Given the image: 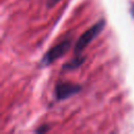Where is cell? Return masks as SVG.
<instances>
[{"label":"cell","instance_id":"6da1fadb","mask_svg":"<svg viewBox=\"0 0 134 134\" xmlns=\"http://www.w3.org/2000/svg\"><path fill=\"white\" fill-rule=\"evenodd\" d=\"M105 25H106V20L100 19L91 27H89L86 31H84V34H82L81 37L75 42L74 54H81V52L90 44V42H92V40H94L103 31Z\"/></svg>","mask_w":134,"mask_h":134},{"label":"cell","instance_id":"7a4b0ae2","mask_svg":"<svg viewBox=\"0 0 134 134\" xmlns=\"http://www.w3.org/2000/svg\"><path fill=\"white\" fill-rule=\"evenodd\" d=\"M71 46V39H65L62 42L55 44L54 46H52L51 48H49L45 54L42 57L41 59V65L42 66H48L50 64H52L55 60L62 58L63 55H65L67 53V51L69 50Z\"/></svg>","mask_w":134,"mask_h":134},{"label":"cell","instance_id":"3957f363","mask_svg":"<svg viewBox=\"0 0 134 134\" xmlns=\"http://www.w3.org/2000/svg\"><path fill=\"white\" fill-rule=\"evenodd\" d=\"M82 90V86L72 83L59 82L54 87V96L57 100H64L70 96L77 94Z\"/></svg>","mask_w":134,"mask_h":134},{"label":"cell","instance_id":"277c9868","mask_svg":"<svg viewBox=\"0 0 134 134\" xmlns=\"http://www.w3.org/2000/svg\"><path fill=\"white\" fill-rule=\"evenodd\" d=\"M85 61V58L82 57L81 54H75V58L71 59L70 61H68L67 63H65L63 65V69L64 70H72L75 68H79Z\"/></svg>","mask_w":134,"mask_h":134},{"label":"cell","instance_id":"5b68a950","mask_svg":"<svg viewBox=\"0 0 134 134\" xmlns=\"http://www.w3.org/2000/svg\"><path fill=\"white\" fill-rule=\"evenodd\" d=\"M48 130H49V126H47V125H42V126H40L38 129H36L35 132H36V133H45V132H47Z\"/></svg>","mask_w":134,"mask_h":134},{"label":"cell","instance_id":"8992f818","mask_svg":"<svg viewBox=\"0 0 134 134\" xmlns=\"http://www.w3.org/2000/svg\"><path fill=\"white\" fill-rule=\"evenodd\" d=\"M130 12H131V15H132V17L134 18V2L131 4V8H130Z\"/></svg>","mask_w":134,"mask_h":134}]
</instances>
